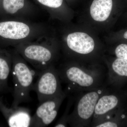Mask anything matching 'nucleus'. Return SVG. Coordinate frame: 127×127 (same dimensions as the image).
Listing matches in <instances>:
<instances>
[{"instance_id":"nucleus-10","label":"nucleus","mask_w":127,"mask_h":127,"mask_svg":"<svg viewBox=\"0 0 127 127\" xmlns=\"http://www.w3.org/2000/svg\"><path fill=\"white\" fill-rule=\"evenodd\" d=\"M68 48L72 52L79 55H90L95 49V42L88 34L84 32H73L67 38Z\"/></svg>"},{"instance_id":"nucleus-19","label":"nucleus","mask_w":127,"mask_h":127,"mask_svg":"<svg viewBox=\"0 0 127 127\" xmlns=\"http://www.w3.org/2000/svg\"><path fill=\"white\" fill-rule=\"evenodd\" d=\"M0 93H3V91H2V89H1L0 86Z\"/></svg>"},{"instance_id":"nucleus-9","label":"nucleus","mask_w":127,"mask_h":127,"mask_svg":"<svg viewBox=\"0 0 127 127\" xmlns=\"http://www.w3.org/2000/svg\"><path fill=\"white\" fill-rule=\"evenodd\" d=\"M106 83L113 88H125L127 84V60L117 58L110 63Z\"/></svg>"},{"instance_id":"nucleus-7","label":"nucleus","mask_w":127,"mask_h":127,"mask_svg":"<svg viewBox=\"0 0 127 127\" xmlns=\"http://www.w3.org/2000/svg\"><path fill=\"white\" fill-rule=\"evenodd\" d=\"M67 96V94L65 92L40 104L35 113L32 116L30 127H46L52 123L56 117L59 108Z\"/></svg>"},{"instance_id":"nucleus-17","label":"nucleus","mask_w":127,"mask_h":127,"mask_svg":"<svg viewBox=\"0 0 127 127\" xmlns=\"http://www.w3.org/2000/svg\"><path fill=\"white\" fill-rule=\"evenodd\" d=\"M122 127H127V104L125 117H124L123 121Z\"/></svg>"},{"instance_id":"nucleus-11","label":"nucleus","mask_w":127,"mask_h":127,"mask_svg":"<svg viewBox=\"0 0 127 127\" xmlns=\"http://www.w3.org/2000/svg\"><path fill=\"white\" fill-rule=\"evenodd\" d=\"M12 58L10 52L0 48V86L3 93L9 91L8 79L11 69Z\"/></svg>"},{"instance_id":"nucleus-12","label":"nucleus","mask_w":127,"mask_h":127,"mask_svg":"<svg viewBox=\"0 0 127 127\" xmlns=\"http://www.w3.org/2000/svg\"><path fill=\"white\" fill-rule=\"evenodd\" d=\"M112 0H94L90 7V14L94 20L106 21L111 13Z\"/></svg>"},{"instance_id":"nucleus-4","label":"nucleus","mask_w":127,"mask_h":127,"mask_svg":"<svg viewBox=\"0 0 127 127\" xmlns=\"http://www.w3.org/2000/svg\"><path fill=\"white\" fill-rule=\"evenodd\" d=\"M127 102V92L125 88L109 86L98 100L91 127H95L107 117L122 108Z\"/></svg>"},{"instance_id":"nucleus-20","label":"nucleus","mask_w":127,"mask_h":127,"mask_svg":"<svg viewBox=\"0 0 127 127\" xmlns=\"http://www.w3.org/2000/svg\"><path fill=\"white\" fill-rule=\"evenodd\" d=\"M124 88H125V89H126V91H127V84L126 85V86Z\"/></svg>"},{"instance_id":"nucleus-3","label":"nucleus","mask_w":127,"mask_h":127,"mask_svg":"<svg viewBox=\"0 0 127 127\" xmlns=\"http://www.w3.org/2000/svg\"><path fill=\"white\" fill-rule=\"evenodd\" d=\"M106 83L91 91L78 93L73 111L69 114L68 124L73 127H91L96 104L100 96L107 90Z\"/></svg>"},{"instance_id":"nucleus-13","label":"nucleus","mask_w":127,"mask_h":127,"mask_svg":"<svg viewBox=\"0 0 127 127\" xmlns=\"http://www.w3.org/2000/svg\"><path fill=\"white\" fill-rule=\"evenodd\" d=\"M25 0H3L2 6L5 12L14 14L22 9L25 5Z\"/></svg>"},{"instance_id":"nucleus-1","label":"nucleus","mask_w":127,"mask_h":127,"mask_svg":"<svg viewBox=\"0 0 127 127\" xmlns=\"http://www.w3.org/2000/svg\"><path fill=\"white\" fill-rule=\"evenodd\" d=\"M61 81L66 85L67 94L91 91L106 83L107 71L100 68H87L74 63L67 64L57 68Z\"/></svg>"},{"instance_id":"nucleus-6","label":"nucleus","mask_w":127,"mask_h":127,"mask_svg":"<svg viewBox=\"0 0 127 127\" xmlns=\"http://www.w3.org/2000/svg\"><path fill=\"white\" fill-rule=\"evenodd\" d=\"M17 51L38 71L54 65L55 52L45 46L30 45L26 47L18 48Z\"/></svg>"},{"instance_id":"nucleus-5","label":"nucleus","mask_w":127,"mask_h":127,"mask_svg":"<svg viewBox=\"0 0 127 127\" xmlns=\"http://www.w3.org/2000/svg\"><path fill=\"white\" fill-rule=\"evenodd\" d=\"M38 75L32 90L36 93L39 104L65 93L62 88L59 73L54 65L39 71Z\"/></svg>"},{"instance_id":"nucleus-18","label":"nucleus","mask_w":127,"mask_h":127,"mask_svg":"<svg viewBox=\"0 0 127 127\" xmlns=\"http://www.w3.org/2000/svg\"><path fill=\"white\" fill-rule=\"evenodd\" d=\"M124 37L125 39H127V31L125 32L124 35Z\"/></svg>"},{"instance_id":"nucleus-8","label":"nucleus","mask_w":127,"mask_h":127,"mask_svg":"<svg viewBox=\"0 0 127 127\" xmlns=\"http://www.w3.org/2000/svg\"><path fill=\"white\" fill-rule=\"evenodd\" d=\"M0 112L6 120L9 127H30L32 116L30 109L24 107L6 106L0 96Z\"/></svg>"},{"instance_id":"nucleus-15","label":"nucleus","mask_w":127,"mask_h":127,"mask_svg":"<svg viewBox=\"0 0 127 127\" xmlns=\"http://www.w3.org/2000/svg\"><path fill=\"white\" fill-rule=\"evenodd\" d=\"M115 55L117 58L127 60V45L120 44L117 47L114 51Z\"/></svg>"},{"instance_id":"nucleus-16","label":"nucleus","mask_w":127,"mask_h":127,"mask_svg":"<svg viewBox=\"0 0 127 127\" xmlns=\"http://www.w3.org/2000/svg\"><path fill=\"white\" fill-rule=\"evenodd\" d=\"M41 4L51 8L59 7L62 4L63 0H37Z\"/></svg>"},{"instance_id":"nucleus-2","label":"nucleus","mask_w":127,"mask_h":127,"mask_svg":"<svg viewBox=\"0 0 127 127\" xmlns=\"http://www.w3.org/2000/svg\"><path fill=\"white\" fill-rule=\"evenodd\" d=\"M10 53L14 86V99L11 107H16L21 103L29 102L31 100L30 93L32 90L34 78L39 72L30 68L17 51Z\"/></svg>"},{"instance_id":"nucleus-14","label":"nucleus","mask_w":127,"mask_h":127,"mask_svg":"<svg viewBox=\"0 0 127 127\" xmlns=\"http://www.w3.org/2000/svg\"><path fill=\"white\" fill-rule=\"evenodd\" d=\"M68 101L67 104L66 109L62 116L56 124L54 127H67L68 125V118L69 116V112L73 103L74 98L73 97L69 96Z\"/></svg>"}]
</instances>
